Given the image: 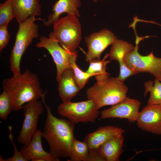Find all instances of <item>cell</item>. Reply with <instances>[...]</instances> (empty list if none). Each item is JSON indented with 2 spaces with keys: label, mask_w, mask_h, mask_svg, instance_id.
<instances>
[{
  "label": "cell",
  "mask_w": 161,
  "mask_h": 161,
  "mask_svg": "<svg viewBox=\"0 0 161 161\" xmlns=\"http://www.w3.org/2000/svg\"><path fill=\"white\" fill-rule=\"evenodd\" d=\"M45 91L41 95V102L47 111V117L42 137L47 142L49 153L55 158H70L72 144L75 138L74 123L65 118H58L53 115L51 108L46 103Z\"/></svg>",
  "instance_id": "obj_1"
},
{
  "label": "cell",
  "mask_w": 161,
  "mask_h": 161,
  "mask_svg": "<svg viewBox=\"0 0 161 161\" xmlns=\"http://www.w3.org/2000/svg\"><path fill=\"white\" fill-rule=\"evenodd\" d=\"M2 85L11 96L13 111L22 109L25 103L38 100L43 93L37 75L28 69L19 75L4 79Z\"/></svg>",
  "instance_id": "obj_2"
},
{
  "label": "cell",
  "mask_w": 161,
  "mask_h": 161,
  "mask_svg": "<svg viewBox=\"0 0 161 161\" xmlns=\"http://www.w3.org/2000/svg\"><path fill=\"white\" fill-rule=\"evenodd\" d=\"M128 89L117 77H109L103 82H96L88 89L87 98L92 100L98 109L105 106L113 105L125 98Z\"/></svg>",
  "instance_id": "obj_3"
},
{
  "label": "cell",
  "mask_w": 161,
  "mask_h": 161,
  "mask_svg": "<svg viewBox=\"0 0 161 161\" xmlns=\"http://www.w3.org/2000/svg\"><path fill=\"white\" fill-rule=\"evenodd\" d=\"M35 16H30L19 24L14 45L10 53L9 62L10 70L13 76L21 73L20 64L22 56L33 39L39 37L38 26L35 23Z\"/></svg>",
  "instance_id": "obj_4"
},
{
  "label": "cell",
  "mask_w": 161,
  "mask_h": 161,
  "mask_svg": "<svg viewBox=\"0 0 161 161\" xmlns=\"http://www.w3.org/2000/svg\"><path fill=\"white\" fill-rule=\"evenodd\" d=\"M53 25V32L62 47L70 52L77 53L76 49L81 40V26L78 17L67 14Z\"/></svg>",
  "instance_id": "obj_5"
},
{
  "label": "cell",
  "mask_w": 161,
  "mask_h": 161,
  "mask_svg": "<svg viewBox=\"0 0 161 161\" xmlns=\"http://www.w3.org/2000/svg\"><path fill=\"white\" fill-rule=\"evenodd\" d=\"M136 35V45L133 49L126 53L124 61L126 66L136 74L148 72L161 81V58L155 57L153 52L143 56L138 52L140 41L146 37H140Z\"/></svg>",
  "instance_id": "obj_6"
},
{
  "label": "cell",
  "mask_w": 161,
  "mask_h": 161,
  "mask_svg": "<svg viewBox=\"0 0 161 161\" xmlns=\"http://www.w3.org/2000/svg\"><path fill=\"white\" fill-rule=\"evenodd\" d=\"M57 111L61 116L74 123H94L100 114L91 100L77 102H63L58 106Z\"/></svg>",
  "instance_id": "obj_7"
},
{
  "label": "cell",
  "mask_w": 161,
  "mask_h": 161,
  "mask_svg": "<svg viewBox=\"0 0 161 161\" xmlns=\"http://www.w3.org/2000/svg\"><path fill=\"white\" fill-rule=\"evenodd\" d=\"M36 47L45 48L51 55L56 65V80L58 82L64 71L67 68H71L69 61L71 55L74 53L67 51L59 45L53 32L49 34L48 37H40L39 41Z\"/></svg>",
  "instance_id": "obj_8"
},
{
  "label": "cell",
  "mask_w": 161,
  "mask_h": 161,
  "mask_svg": "<svg viewBox=\"0 0 161 161\" xmlns=\"http://www.w3.org/2000/svg\"><path fill=\"white\" fill-rule=\"evenodd\" d=\"M22 109L24 118L17 140L21 144L27 145L37 130L38 119L43 113L44 109L41 102L35 100L24 104Z\"/></svg>",
  "instance_id": "obj_9"
},
{
  "label": "cell",
  "mask_w": 161,
  "mask_h": 161,
  "mask_svg": "<svg viewBox=\"0 0 161 161\" xmlns=\"http://www.w3.org/2000/svg\"><path fill=\"white\" fill-rule=\"evenodd\" d=\"M117 39L113 33L104 29L92 33L84 39L88 48L85 60L88 62L100 60L101 55L104 50Z\"/></svg>",
  "instance_id": "obj_10"
},
{
  "label": "cell",
  "mask_w": 161,
  "mask_h": 161,
  "mask_svg": "<svg viewBox=\"0 0 161 161\" xmlns=\"http://www.w3.org/2000/svg\"><path fill=\"white\" fill-rule=\"evenodd\" d=\"M140 105L141 103L139 100L126 97L111 108L100 112V118L126 119L130 122L133 123L137 119Z\"/></svg>",
  "instance_id": "obj_11"
},
{
  "label": "cell",
  "mask_w": 161,
  "mask_h": 161,
  "mask_svg": "<svg viewBox=\"0 0 161 161\" xmlns=\"http://www.w3.org/2000/svg\"><path fill=\"white\" fill-rule=\"evenodd\" d=\"M138 126L143 130L161 135V105H148L144 107L136 121Z\"/></svg>",
  "instance_id": "obj_12"
},
{
  "label": "cell",
  "mask_w": 161,
  "mask_h": 161,
  "mask_svg": "<svg viewBox=\"0 0 161 161\" xmlns=\"http://www.w3.org/2000/svg\"><path fill=\"white\" fill-rule=\"evenodd\" d=\"M111 45L109 57L110 60H116L118 62L120 72L117 78L120 82L123 83L127 78L136 74L126 66L123 60L125 55L133 49L134 47L127 42L117 39L115 40Z\"/></svg>",
  "instance_id": "obj_13"
},
{
  "label": "cell",
  "mask_w": 161,
  "mask_h": 161,
  "mask_svg": "<svg viewBox=\"0 0 161 161\" xmlns=\"http://www.w3.org/2000/svg\"><path fill=\"white\" fill-rule=\"evenodd\" d=\"M42 131L37 130L33 135L30 143L24 145L20 151L27 161H33L36 159H41L45 161H59L60 159L52 156L43 148L41 137Z\"/></svg>",
  "instance_id": "obj_14"
},
{
  "label": "cell",
  "mask_w": 161,
  "mask_h": 161,
  "mask_svg": "<svg viewBox=\"0 0 161 161\" xmlns=\"http://www.w3.org/2000/svg\"><path fill=\"white\" fill-rule=\"evenodd\" d=\"M58 82V94L63 102L70 101L81 89L77 83L72 68L64 71Z\"/></svg>",
  "instance_id": "obj_15"
},
{
  "label": "cell",
  "mask_w": 161,
  "mask_h": 161,
  "mask_svg": "<svg viewBox=\"0 0 161 161\" xmlns=\"http://www.w3.org/2000/svg\"><path fill=\"white\" fill-rule=\"evenodd\" d=\"M15 18L19 24L29 17L39 16L41 13L39 0H10Z\"/></svg>",
  "instance_id": "obj_16"
},
{
  "label": "cell",
  "mask_w": 161,
  "mask_h": 161,
  "mask_svg": "<svg viewBox=\"0 0 161 161\" xmlns=\"http://www.w3.org/2000/svg\"><path fill=\"white\" fill-rule=\"evenodd\" d=\"M80 6V0H58L52 7L53 12L49 15L47 21L44 20V24L47 27L53 25L63 13L74 14L80 17L78 9Z\"/></svg>",
  "instance_id": "obj_17"
},
{
  "label": "cell",
  "mask_w": 161,
  "mask_h": 161,
  "mask_svg": "<svg viewBox=\"0 0 161 161\" xmlns=\"http://www.w3.org/2000/svg\"><path fill=\"white\" fill-rule=\"evenodd\" d=\"M124 131L121 128L112 126L100 127L96 131L87 134L84 141L86 143L89 149L98 148L109 139L123 134Z\"/></svg>",
  "instance_id": "obj_18"
},
{
  "label": "cell",
  "mask_w": 161,
  "mask_h": 161,
  "mask_svg": "<svg viewBox=\"0 0 161 161\" xmlns=\"http://www.w3.org/2000/svg\"><path fill=\"white\" fill-rule=\"evenodd\" d=\"M123 134L113 137L98 148L106 161H118L122 153L124 141Z\"/></svg>",
  "instance_id": "obj_19"
},
{
  "label": "cell",
  "mask_w": 161,
  "mask_h": 161,
  "mask_svg": "<svg viewBox=\"0 0 161 161\" xmlns=\"http://www.w3.org/2000/svg\"><path fill=\"white\" fill-rule=\"evenodd\" d=\"M108 57L109 54H107L102 60H95L89 62V67L86 72L93 75L96 82H103L109 77V74L106 71V65L110 62V60H106Z\"/></svg>",
  "instance_id": "obj_20"
},
{
  "label": "cell",
  "mask_w": 161,
  "mask_h": 161,
  "mask_svg": "<svg viewBox=\"0 0 161 161\" xmlns=\"http://www.w3.org/2000/svg\"><path fill=\"white\" fill-rule=\"evenodd\" d=\"M144 86V95L145 96L148 92L150 93L148 105H161V81L155 78L154 82L152 80L145 82Z\"/></svg>",
  "instance_id": "obj_21"
},
{
  "label": "cell",
  "mask_w": 161,
  "mask_h": 161,
  "mask_svg": "<svg viewBox=\"0 0 161 161\" xmlns=\"http://www.w3.org/2000/svg\"><path fill=\"white\" fill-rule=\"evenodd\" d=\"M89 149L86 143L75 138L72 141L70 151V156L68 161H87Z\"/></svg>",
  "instance_id": "obj_22"
},
{
  "label": "cell",
  "mask_w": 161,
  "mask_h": 161,
  "mask_svg": "<svg viewBox=\"0 0 161 161\" xmlns=\"http://www.w3.org/2000/svg\"><path fill=\"white\" fill-rule=\"evenodd\" d=\"M77 57V53L72 54L70 57L69 63L74 72L77 83L81 89L85 86L89 78L92 76H94V75L80 69L76 64Z\"/></svg>",
  "instance_id": "obj_23"
},
{
  "label": "cell",
  "mask_w": 161,
  "mask_h": 161,
  "mask_svg": "<svg viewBox=\"0 0 161 161\" xmlns=\"http://www.w3.org/2000/svg\"><path fill=\"white\" fill-rule=\"evenodd\" d=\"M13 101L9 92L3 89L0 95V118L6 120L11 110H12Z\"/></svg>",
  "instance_id": "obj_24"
},
{
  "label": "cell",
  "mask_w": 161,
  "mask_h": 161,
  "mask_svg": "<svg viewBox=\"0 0 161 161\" xmlns=\"http://www.w3.org/2000/svg\"><path fill=\"white\" fill-rule=\"evenodd\" d=\"M15 18L13 9L10 0H6L0 4V26L8 25Z\"/></svg>",
  "instance_id": "obj_25"
},
{
  "label": "cell",
  "mask_w": 161,
  "mask_h": 161,
  "mask_svg": "<svg viewBox=\"0 0 161 161\" xmlns=\"http://www.w3.org/2000/svg\"><path fill=\"white\" fill-rule=\"evenodd\" d=\"M12 127L11 126H8V129L10 131V134L9 138L11 140L14 148V154L11 157H10L7 159H3L0 156V161H27L23 157L20 151H18L17 148L15 145L13 140V136L12 134Z\"/></svg>",
  "instance_id": "obj_26"
},
{
  "label": "cell",
  "mask_w": 161,
  "mask_h": 161,
  "mask_svg": "<svg viewBox=\"0 0 161 161\" xmlns=\"http://www.w3.org/2000/svg\"><path fill=\"white\" fill-rule=\"evenodd\" d=\"M7 25L0 26V51L8 44L10 38V35L7 30Z\"/></svg>",
  "instance_id": "obj_27"
},
{
  "label": "cell",
  "mask_w": 161,
  "mask_h": 161,
  "mask_svg": "<svg viewBox=\"0 0 161 161\" xmlns=\"http://www.w3.org/2000/svg\"><path fill=\"white\" fill-rule=\"evenodd\" d=\"M87 161H106L98 148L89 149Z\"/></svg>",
  "instance_id": "obj_28"
},
{
  "label": "cell",
  "mask_w": 161,
  "mask_h": 161,
  "mask_svg": "<svg viewBox=\"0 0 161 161\" xmlns=\"http://www.w3.org/2000/svg\"><path fill=\"white\" fill-rule=\"evenodd\" d=\"M98 0H93V1L95 2H97Z\"/></svg>",
  "instance_id": "obj_29"
}]
</instances>
